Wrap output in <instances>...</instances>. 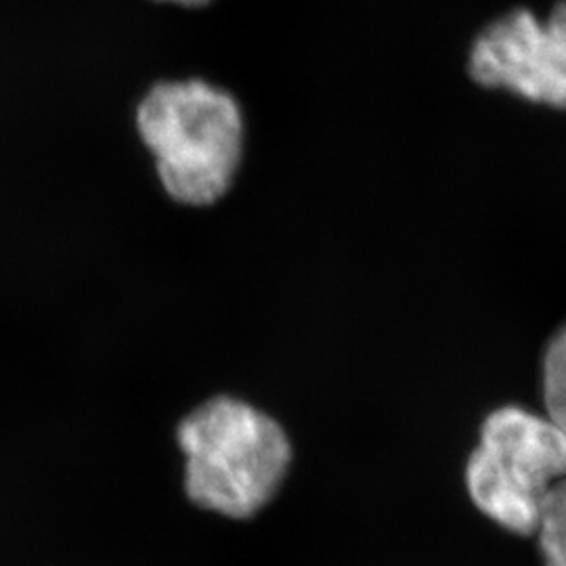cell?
Returning a JSON list of instances; mask_svg holds the SVG:
<instances>
[{
    "label": "cell",
    "mask_w": 566,
    "mask_h": 566,
    "mask_svg": "<svg viewBox=\"0 0 566 566\" xmlns=\"http://www.w3.org/2000/svg\"><path fill=\"white\" fill-rule=\"evenodd\" d=\"M544 403L547 418L566 434V324L554 334L544 355Z\"/></svg>",
    "instance_id": "5b68a950"
},
{
    "label": "cell",
    "mask_w": 566,
    "mask_h": 566,
    "mask_svg": "<svg viewBox=\"0 0 566 566\" xmlns=\"http://www.w3.org/2000/svg\"><path fill=\"white\" fill-rule=\"evenodd\" d=\"M566 479V434L523 407L493 411L468 460L465 485L476 507L516 535H535L547 497Z\"/></svg>",
    "instance_id": "3957f363"
},
{
    "label": "cell",
    "mask_w": 566,
    "mask_h": 566,
    "mask_svg": "<svg viewBox=\"0 0 566 566\" xmlns=\"http://www.w3.org/2000/svg\"><path fill=\"white\" fill-rule=\"evenodd\" d=\"M535 535L544 566H566V479L552 489Z\"/></svg>",
    "instance_id": "8992f818"
},
{
    "label": "cell",
    "mask_w": 566,
    "mask_h": 566,
    "mask_svg": "<svg viewBox=\"0 0 566 566\" xmlns=\"http://www.w3.org/2000/svg\"><path fill=\"white\" fill-rule=\"evenodd\" d=\"M163 2H175V4H182V7H203L210 0H163Z\"/></svg>",
    "instance_id": "52a82bcc"
},
{
    "label": "cell",
    "mask_w": 566,
    "mask_h": 566,
    "mask_svg": "<svg viewBox=\"0 0 566 566\" xmlns=\"http://www.w3.org/2000/svg\"><path fill=\"white\" fill-rule=\"evenodd\" d=\"M185 489L193 504L229 518L259 514L277 493L292 462L282 426L252 405L214 397L177 430Z\"/></svg>",
    "instance_id": "6da1fadb"
},
{
    "label": "cell",
    "mask_w": 566,
    "mask_h": 566,
    "mask_svg": "<svg viewBox=\"0 0 566 566\" xmlns=\"http://www.w3.org/2000/svg\"><path fill=\"white\" fill-rule=\"evenodd\" d=\"M137 128L175 202L210 206L229 191L243 151L233 95L198 78L158 82L139 103Z\"/></svg>",
    "instance_id": "7a4b0ae2"
},
{
    "label": "cell",
    "mask_w": 566,
    "mask_h": 566,
    "mask_svg": "<svg viewBox=\"0 0 566 566\" xmlns=\"http://www.w3.org/2000/svg\"><path fill=\"white\" fill-rule=\"evenodd\" d=\"M468 74L483 88L566 109V0L546 20L512 9L486 23L470 46Z\"/></svg>",
    "instance_id": "277c9868"
}]
</instances>
